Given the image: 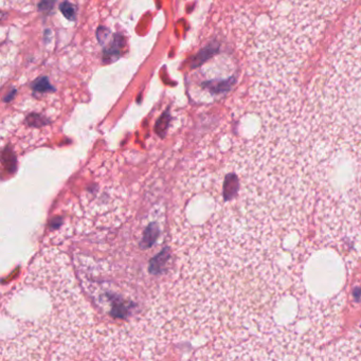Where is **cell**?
Listing matches in <instances>:
<instances>
[{"mask_svg":"<svg viewBox=\"0 0 361 361\" xmlns=\"http://www.w3.org/2000/svg\"><path fill=\"white\" fill-rule=\"evenodd\" d=\"M61 11L64 14L65 18L73 20L75 18V8L71 3H63L61 5Z\"/></svg>","mask_w":361,"mask_h":361,"instance_id":"cell-1","label":"cell"},{"mask_svg":"<svg viewBox=\"0 0 361 361\" xmlns=\"http://www.w3.org/2000/svg\"><path fill=\"white\" fill-rule=\"evenodd\" d=\"M33 87H35L37 92H50V90H51V85H50L49 82H48L46 78H42V79L37 80Z\"/></svg>","mask_w":361,"mask_h":361,"instance_id":"cell-2","label":"cell"},{"mask_svg":"<svg viewBox=\"0 0 361 361\" xmlns=\"http://www.w3.org/2000/svg\"><path fill=\"white\" fill-rule=\"evenodd\" d=\"M54 0H43V3L39 5V9L43 12H50L54 9Z\"/></svg>","mask_w":361,"mask_h":361,"instance_id":"cell-3","label":"cell"}]
</instances>
